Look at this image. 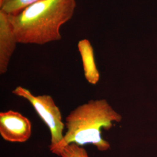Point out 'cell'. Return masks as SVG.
I'll use <instances>...</instances> for the list:
<instances>
[{
    "label": "cell",
    "instance_id": "obj_7",
    "mask_svg": "<svg viewBox=\"0 0 157 157\" xmlns=\"http://www.w3.org/2000/svg\"><path fill=\"white\" fill-rule=\"evenodd\" d=\"M40 1L41 0H2L0 2V10L8 15H15Z\"/></svg>",
    "mask_w": 157,
    "mask_h": 157
},
{
    "label": "cell",
    "instance_id": "obj_5",
    "mask_svg": "<svg viewBox=\"0 0 157 157\" xmlns=\"http://www.w3.org/2000/svg\"><path fill=\"white\" fill-rule=\"evenodd\" d=\"M18 43L8 15L0 10V73L7 72L11 58Z\"/></svg>",
    "mask_w": 157,
    "mask_h": 157
},
{
    "label": "cell",
    "instance_id": "obj_6",
    "mask_svg": "<svg viewBox=\"0 0 157 157\" xmlns=\"http://www.w3.org/2000/svg\"><path fill=\"white\" fill-rule=\"evenodd\" d=\"M78 47L82 59L85 78L89 83L95 85L100 76L96 66L93 47L89 40L83 39L78 42Z\"/></svg>",
    "mask_w": 157,
    "mask_h": 157
},
{
    "label": "cell",
    "instance_id": "obj_3",
    "mask_svg": "<svg viewBox=\"0 0 157 157\" xmlns=\"http://www.w3.org/2000/svg\"><path fill=\"white\" fill-rule=\"evenodd\" d=\"M12 92L13 94L27 100L47 125L51 137L50 150L58 145L63 138V132L65 124L62 121L60 109L52 97L47 94L34 95L29 90L21 86L17 87Z\"/></svg>",
    "mask_w": 157,
    "mask_h": 157
},
{
    "label": "cell",
    "instance_id": "obj_9",
    "mask_svg": "<svg viewBox=\"0 0 157 157\" xmlns=\"http://www.w3.org/2000/svg\"><path fill=\"white\" fill-rule=\"evenodd\" d=\"M2 1V0H0V2H1Z\"/></svg>",
    "mask_w": 157,
    "mask_h": 157
},
{
    "label": "cell",
    "instance_id": "obj_1",
    "mask_svg": "<svg viewBox=\"0 0 157 157\" xmlns=\"http://www.w3.org/2000/svg\"><path fill=\"white\" fill-rule=\"evenodd\" d=\"M76 6V0H41L8 15L18 43L44 45L60 40V28L72 19Z\"/></svg>",
    "mask_w": 157,
    "mask_h": 157
},
{
    "label": "cell",
    "instance_id": "obj_8",
    "mask_svg": "<svg viewBox=\"0 0 157 157\" xmlns=\"http://www.w3.org/2000/svg\"><path fill=\"white\" fill-rule=\"evenodd\" d=\"M58 155L61 157H89L84 148L76 143H71L63 147Z\"/></svg>",
    "mask_w": 157,
    "mask_h": 157
},
{
    "label": "cell",
    "instance_id": "obj_4",
    "mask_svg": "<svg viewBox=\"0 0 157 157\" xmlns=\"http://www.w3.org/2000/svg\"><path fill=\"white\" fill-rule=\"evenodd\" d=\"M32 123L19 112L10 110L0 113V134L7 141L25 143L32 135Z\"/></svg>",
    "mask_w": 157,
    "mask_h": 157
},
{
    "label": "cell",
    "instance_id": "obj_2",
    "mask_svg": "<svg viewBox=\"0 0 157 157\" xmlns=\"http://www.w3.org/2000/svg\"><path fill=\"white\" fill-rule=\"evenodd\" d=\"M122 119L105 100H92L76 108L65 119L67 132L62 140L50 149L58 155L62 148L71 143L78 146L91 144L99 151H107L109 143L102 139L101 129H111L113 122Z\"/></svg>",
    "mask_w": 157,
    "mask_h": 157
}]
</instances>
